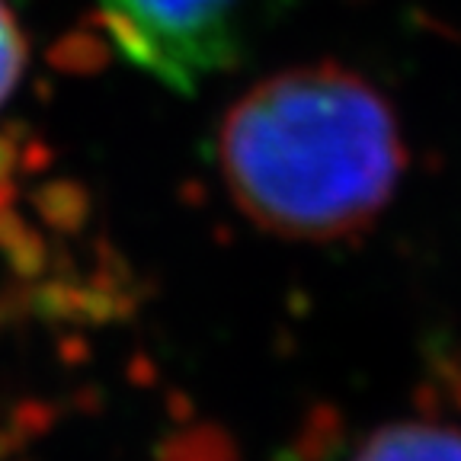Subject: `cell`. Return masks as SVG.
<instances>
[{
	"instance_id": "3957f363",
	"label": "cell",
	"mask_w": 461,
	"mask_h": 461,
	"mask_svg": "<svg viewBox=\"0 0 461 461\" xmlns=\"http://www.w3.org/2000/svg\"><path fill=\"white\" fill-rule=\"evenodd\" d=\"M353 461H461V429L429 420H403L372 432Z\"/></svg>"
},
{
	"instance_id": "7a4b0ae2",
	"label": "cell",
	"mask_w": 461,
	"mask_h": 461,
	"mask_svg": "<svg viewBox=\"0 0 461 461\" xmlns=\"http://www.w3.org/2000/svg\"><path fill=\"white\" fill-rule=\"evenodd\" d=\"M292 7L295 0H100L119 51L176 94L240 68Z\"/></svg>"
},
{
	"instance_id": "6da1fadb",
	"label": "cell",
	"mask_w": 461,
	"mask_h": 461,
	"mask_svg": "<svg viewBox=\"0 0 461 461\" xmlns=\"http://www.w3.org/2000/svg\"><path fill=\"white\" fill-rule=\"evenodd\" d=\"M218 164L257 228L288 240H339L388 209L407 148L382 90L321 61L250 86L224 115Z\"/></svg>"
},
{
	"instance_id": "277c9868",
	"label": "cell",
	"mask_w": 461,
	"mask_h": 461,
	"mask_svg": "<svg viewBox=\"0 0 461 461\" xmlns=\"http://www.w3.org/2000/svg\"><path fill=\"white\" fill-rule=\"evenodd\" d=\"M26 68V39L20 23L10 14L7 0H0V106L10 100Z\"/></svg>"
}]
</instances>
